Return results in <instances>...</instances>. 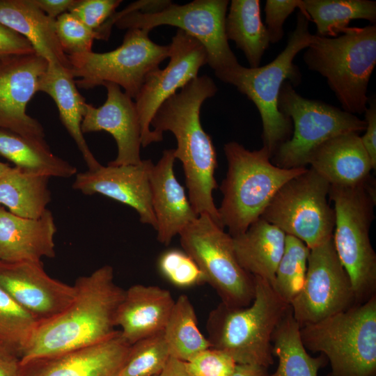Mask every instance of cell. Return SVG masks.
Returning <instances> with one entry per match:
<instances>
[{"mask_svg":"<svg viewBox=\"0 0 376 376\" xmlns=\"http://www.w3.org/2000/svg\"><path fill=\"white\" fill-rule=\"evenodd\" d=\"M217 90L211 77L198 76L160 105L150 125L161 141L164 132L169 131L174 135L177 141L175 157L182 163L193 210L198 216L208 214L221 226L212 196L218 187L214 178L217 152L200 118L203 103Z\"/></svg>","mask_w":376,"mask_h":376,"instance_id":"6da1fadb","label":"cell"},{"mask_svg":"<svg viewBox=\"0 0 376 376\" xmlns=\"http://www.w3.org/2000/svg\"><path fill=\"white\" fill-rule=\"evenodd\" d=\"M75 296L59 314L36 328L21 364L103 342L116 330V316L125 290L114 282L110 265L79 277Z\"/></svg>","mask_w":376,"mask_h":376,"instance_id":"7a4b0ae2","label":"cell"},{"mask_svg":"<svg viewBox=\"0 0 376 376\" xmlns=\"http://www.w3.org/2000/svg\"><path fill=\"white\" fill-rule=\"evenodd\" d=\"M228 163L220 187L223 199L217 208L222 228L231 237L244 233L259 219L279 189L307 168L283 169L274 165L265 147L249 150L236 141L224 147Z\"/></svg>","mask_w":376,"mask_h":376,"instance_id":"3957f363","label":"cell"},{"mask_svg":"<svg viewBox=\"0 0 376 376\" xmlns=\"http://www.w3.org/2000/svg\"><path fill=\"white\" fill-rule=\"evenodd\" d=\"M255 295L246 307L221 302L210 311L207 331L211 347L229 354L237 363L269 368L273 364L272 339L290 306L267 281L255 277Z\"/></svg>","mask_w":376,"mask_h":376,"instance_id":"277c9868","label":"cell"},{"mask_svg":"<svg viewBox=\"0 0 376 376\" xmlns=\"http://www.w3.org/2000/svg\"><path fill=\"white\" fill-rule=\"evenodd\" d=\"M308 22L300 12L298 13L296 26L289 36L287 45L269 63L255 68L239 63L215 75L221 81L235 86L256 105L262 121L263 147L269 152L271 157L292 134V123L279 111L278 100L285 81L293 86L301 82V72L293 61L313 41V34L309 31Z\"/></svg>","mask_w":376,"mask_h":376,"instance_id":"5b68a950","label":"cell"},{"mask_svg":"<svg viewBox=\"0 0 376 376\" xmlns=\"http://www.w3.org/2000/svg\"><path fill=\"white\" fill-rule=\"evenodd\" d=\"M308 68L327 79L342 109L366 111L368 86L376 65V26L347 27L334 38L313 34L304 54Z\"/></svg>","mask_w":376,"mask_h":376,"instance_id":"8992f818","label":"cell"},{"mask_svg":"<svg viewBox=\"0 0 376 376\" xmlns=\"http://www.w3.org/2000/svg\"><path fill=\"white\" fill-rule=\"evenodd\" d=\"M375 195L371 178L359 185H330L329 189L335 214L333 242L349 276L357 304L376 295V253L369 235Z\"/></svg>","mask_w":376,"mask_h":376,"instance_id":"52a82bcc","label":"cell"},{"mask_svg":"<svg viewBox=\"0 0 376 376\" xmlns=\"http://www.w3.org/2000/svg\"><path fill=\"white\" fill-rule=\"evenodd\" d=\"M299 331L306 349L326 357L331 376H376V295Z\"/></svg>","mask_w":376,"mask_h":376,"instance_id":"ba28073f","label":"cell"},{"mask_svg":"<svg viewBox=\"0 0 376 376\" xmlns=\"http://www.w3.org/2000/svg\"><path fill=\"white\" fill-rule=\"evenodd\" d=\"M278 109L292 123L291 137L281 144L271 157L283 169L306 167L308 160L322 144L347 132L365 131L366 122L325 102L300 95L285 81L280 91Z\"/></svg>","mask_w":376,"mask_h":376,"instance_id":"9c48e42d","label":"cell"},{"mask_svg":"<svg viewBox=\"0 0 376 376\" xmlns=\"http://www.w3.org/2000/svg\"><path fill=\"white\" fill-rule=\"evenodd\" d=\"M228 4V0H194L184 5L169 1L162 9L153 12L132 11L130 4L115 13L114 25L120 29L150 31L162 25L178 27L203 45L207 54V64L217 75L239 64L225 33Z\"/></svg>","mask_w":376,"mask_h":376,"instance_id":"30bf717a","label":"cell"},{"mask_svg":"<svg viewBox=\"0 0 376 376\" xmlns=\"http://www.w3.org/2000/svg\"><path fill=\"white\" fill-rule=\"evenodd\" d=\"M149 33L145 29H127L122 45L114 50L68 55L77 86L90 89L113 83L135 99L148 75L157 70L169 54V46L154 42Z\"/></svg>","mask_w":376,"mask_h":376,"instance_id":"8fae6325","label":"cell"},{"mask_svg":"<svg viewBox=\"0 0 376 376\" xmlns=\"http://www.w3.org/2000/svg\"><path fill=\"white\" fill-rule=\"evenodd\" d=\"M179 235L182 249L196 263L222 304L235 308L251 304L255 295L254 276L240 265L232 237L224 228L203 214Z\"/></svg>","mask_w":376,"mask_h":376,"instance_id":"7c38bea8","label":"cell"},{"mask_svg":"<svg viewBox=\"0 0 376 376\" xmlns=\"http://www.w3.org/2000/svg\"><path fill=\"white\" fill-rule=\"evenodd\" d=\"M330 185L312 169L285 183L261 218L310 249L332 237L335 214L329 202Z\"/></svg>","mask_w":376,"mask_h":376,"instance_id":"4fadbf2b","label":"cell"},{"mask_svg":"<svg viewBox=\"0 0 376 376\" xmlns=\"http://www.w3.org/2000/svg\"><path fill=\"white\" fill-rule=\"evenodd\" d=\"M357 304L349 276L333 237L310 249L303 286L290 304L300 327L318 322Z\"/></svg>","mask_w":376,"mask_h":376,"instance_id":"5bb4252c","label":"cell"},{"mask_svg":"<svg viewBox=\"0 0 376 376\" xmlns=\"http://www.w3.org/2000/svg\"><path fill=\"white\" fill-rule=\"evenodd\" d=\"M169 46L168 65L148 75L134 99L143 148L161 141L150 130L151 120L160 105L197 77L200 68L207 64V54L203 45L180 29L177 30Z\"/></svg>","mask_w":376,"mask_h":376,"instance_id":"9a60e30c","label":"cell"},{"mask_svg":"<svg viewBox=\"0 0 376 376\" xmlns=\"http://www.w3.org/2000/svg\"><path fill=\"white\" fill-rule=\"evenodd\" d=\"M48 62L33 53L0 60V128L29 139L45 140L42 125L26 113L38 92Z\"/></svg>","mask_w":376,"mask_h":376,"instance_id":"2e32d148","label":"cell"},{"mask_svg":"<svg viewBox=\"0 0 376 376\" xmlns=\"http://www.w3.org/2000/svg\"><path fill=\"white\" fill-rule=\"evenodd\" d=\"M0 287L38 324L61 313L76 294L74 285L49 276L42 261H0Z\"/></svg>","mask_w":376,"mask_h":376,"instance_id":"e0dca14e","label":"cell"},{"mask_svg":"<svg viewBox=\"0 0 376 376\" xmlns=\"http://www.w3.org/2000/svg\"><path fill=\"white\" fill-rule=\"evenodd\" d=\"M152 165L150 159H142L137 164L101 165L77 173L72 188L86 195L99 194L129 205L138 213L141 223L156 230L150 184Z\"/></svg>","mask_w":376,"mask_h":376,"instance_id":"ac0fdd59","label":"cell"},{"mask_svg":"<svg viewBox=\"0 0 376 376\" xmlns=\"http://www.w3.org/2000/svg\"><path fill=\"white\" fill-rule=\"evenodd\" d=\"M107 100L98 107L86 103L81 123L84 133L104 131L115 139L118 152L109 164H137L141 162V125L135 102L120 87L113 83L103 84Z\"/></svg>","mask_w":376,"mask_h":376,"instance_id":"d6986e66","label":"cell"},{"mask_svg":"<svg viewBox=\"0 0 376 376\" xmlns=\"http://www.w3.org/2000/svg\"><path fill=\"white\" fill-rule=\"evenodd\" d=\"M131 345L120 335L93 345L21 364V376H117Z\"/></svg>","mask_w":376,"mask_h":376,"instance_id":"ffe728a7","label":"cell"},{"mask_svg":"<svg viewBox=\"0 0 376 376\" xmlns=\"http://www.w3.org/2000/svg\"><path fill=\"white\" fill-rule=\"evenodd\" d=\"M175 150H164L150 173L152 207L157 221V240L169 245L198 215L174 173Z\"/></svg>","mask_w":376,"mask_h":376,"instance_id":"44dd1931","label":"cell"},{"mask_svg":"<svg viewBox=\"0 0 376 376\" xmlns=\"http://www.w3.org/2000/svg\"><path fill=\"white\" fill-rule=\"evenodd\" d=\"M171 292L156 285L135 284L125 291L116 313L121 336L132 345L163 331L174 306Z\"/></svg>","mask_w":376,"mask_h":376,"instance_id":"7402d4cb","label":"cell"},{"mask_svg":"<svg viewBox=\"0 0 376 376\" xmlns=\"http://www.w3.org/2000/svg\"><path fill=\"white\" fill-rule=\"evenodd\" d=\"M54 216L47 210L40 218L18 217L0 205V261H42L56 255Z\"/></svg>","mask_w":376,"mask_h":376,"instance_id":"603a6c76","label":"cell"},{"mask_svg":"<svg viewBox=\"0 0 376 376\" xmlns=\"http://www.w3.org/2000/svg\"><path fill=\"white\" fill-rule=\"evenodd\" d=\"M308 164L330 185L338 186L363 183L375 170L357 132L343 133L329 139L315 150Z\"/></svg>","mask_w":376,"mask_h":376,"instance_id":"cb8c5ba5","label":"cell"},{"mask_svg":"<svg viewBox=\"0 0 376 376\" xmlns=\"http://www.w3.org/2000/svg\"><path fill=\"white\" fill-rule=\"evenodd\" d=\"M56 19L47 16L32 0H0V23L24 37L36 54L48 63L70 70L56 31Z\"/></svg>","mask_w":376,"mask_h":376,"instance_id":"d4e9b609","label":"cell"},{"mask_svg":"<svg viewBox=\"0 0 376 376\" xmlns=\"http://www.w3.org/2000/svg\"><path fill=\"white\" fill-rule=\"evenodd\" d=\"M49 95L55 102L60 119L77 144L88 170L102 164L95 157L84 137L81 123L85 111V98L79 93L70 70L48 63L39 81L38 92Z\"/></svg>","mask_w":376,"mask_h":376,"instance_id":"484cf974","label":"cell"},{"mask_svg":"<svg viewBox=\"0 0 376 376\" xmlns=\"http://www.w3.org/2000/svg\"><path fill=\"white\" fill-rule=\"evenodd\" d=\"M285 237L280 228L260 217L244 233L232 237L240 265L253 276L261 278L272 286Z\"/></svg>","mask_w":376,"mask_h":376,"instance_id":"4316f807","label":"cell"},{"mask_svg":"<svg viewBox=\"0 0 376 376\" xmlns=\"http://www.w3.org/2000/svg\"><path fill=\"white\" fill-rule=\"evenodd\" d=\"M0 155L24 171L48 178H68L77 168L55 155L45 140L29 139L0 128Z\"/></svg>","mask_w":376,"mask_h":376,"instance_id":"83f0119b","label":"cell"},{"mask_svg":"<svg viewBox=\"0 0 376 376\" xmlns=\"http://www.w3.org/2000/svg\"><path fill=\"white\" fill-rule=\"evenodd\" d=\"M49 178L15 166L0 178V205L18 217L38 219L51 202Z\"/></svg>","mask_w":376,"mask_h":376,"instance_id":"f1b7e54d","label":"cell"},{"mask_svg":"<svg viewBox=\"0 0 376 376\" xmlns=\"http://www.w3.org/2000/svg\"><path fill=\"white\" fill-rule=\"evenodd\" d=\"M228 40L242 50L251 68L260 66L269 45V35L260 17L259 0H232L225 20Z\"/></svg>","mask_w":376,"mask_h":376,"instance_id":"f546056e","label":"cell"},{"mask_svg":"<svg viewBox=\"0 0 376 376\" xmlns=\"http://www.w3.org/2000/svg\"><path fill=\"white\" fill-rule=\"evenodd\" d=\"M299 331L290 306L272 336V354L278 358L279 364L269 376H318L319 370L327 364L322 354L313 357L307 352Z\"/></svg>","mask_w":376,"mask_h":376,"instance_id":"4dcf8cb0","label":"cell"},{"mask_svg":"<svg viewBox=\"0 0 376 376\" xmlns=\"http://www.w3.org/2000/svg\"><path fill=\"white\" fill-rule=\"evenodd\" d=\"M304 17L316 26L317 35L334 38L353 19L376 22V1L369 0H303Z\"/></svg>","mask_w":376,"mask_h":376,"instance_id":"1f68e13d","label":"cell"},{"mask_svg":"<svg viewBox=\"0 0 376 376\" xmlns=\"http://www.w3.org/2000/svg\"><path fill=\"white\" fill-rule=\"evenodd\" d=\"M163 334L170 357L185 362L211 347L198 327L194 306L185 295L175 300Z\"/></svg>","mask_w":376,"mask_h":376,"instance_id":"d6a6232c","label":"cell"},{"mask_svg":"<svg viewBox=\"0 0 376 376\" xmlns=\"http://www.w3.org/2000/svg\"><path fill=\"white\" fill-rule=\"evenodd\" d=\"M309 252L310 249L302 241L286 235L284 251L276 270L272 288L289 305L303 286Z\"/></svg>","mask_w":376,"mask_h":376,"instance_id":"836d02e7","label":"cell"},{"mask_svg":"<svg viewBox=\"0 0 376 376\" xmlns=\"http://www.w3.org/2000/svg\"><path fill=\"white\" fill-rule=\"evenodd\" d=\"M38 322L0 287V345L20 358Z\"/></svg>","mask_w":376,"mask_h":376,"instance_id":"e575fe53","label":"cell"},{"mask_svg":"<svg viewBox=\"0 0 376 376\" xmlns=\"http://www.w3.org/2000/svg\"><path fill=\"white\" fill-rule=\"evenodd\" d=\"M169 357L162 331L131 345L117 376L158 375Z\"/></svg>","mask_w":376,"mask_h":376,"instance_id":"d590c367","label":"cell"},{"mask_svg":"<svg viewBox=\"0 0 376 376\" xmlns=\"http://www.w3.org/2000/svg\"><path fill=\"white\" fill-rule=\"evenodd\" d=\"M157 268L162 276L177 288H189L207 283L196 263L183 249H170L162 253Z\"/></svg>","mask_w":376,"mask_h":376,"instance_id":"8d00e7d4","label":"cell"},{"mask_svg":"<svg viewBox=\"0 0 376 376\" xmlns=\"http://www.w3.org/2000/svg\"><path fill=\"white\" fill-rule=\"evenodd\" d=\"M56 31L61 46L67 55L92 52L98 33L71 13L66 12L56 19Z\"/></svg>","mask_w":376,"mask_h":376,"instance_id":"74e56055","label":"cell"},{"mask_svg":"<svg viewBox=\"0 0 376 376\" xmlns=\"http://www.w3.org/2000/svg\"><path fill=\"white\" fill-rule=\"evenodd\" d=\"M185 363L193 376H230L237 364L229 354L213 347Z\"/></svg>","mask_w":376,"mask_h":376,"instance_id":"f35d334b","label":"cell"},{"mask_svg":"<svg viewBox=\"0 0 376 376\" xmlns=\"http://www.w3.org/2000/svg\"><path fill=\"white\" fill-rule=\"evenodd\" d=\"M121 2L120 0H75L68 13L95 31L100 38L101 27L116 13Z\"/></svg>","mask_w":376,"mask_h":376,"instance_id":"ab89813d","label":"cell"},{"mask_svg":"<svg viewBox=\"0 0 376 376\" xmlns=\"http://www.w3.org/2000/svg\"><path fill=\"white\" fill-rule=\"evenodd\" d=\"M304 15L303 0H267L265 6V27L269 42H279L284 34L283 26L287 17L295 10Z\"/></svg>","mask_w":376,"mask_h":376,"instance_id":"60d3db41","label":"cell"},{"mask_svg":"<svg viewBox=\"0 0 376 376\" xmlns=\"http://www.w3.org/2000/svg\"><path fill=\"white\" fill-rule=\"evenodd\" d=\"M33 53V47L24 37L0 23V60Z\"/></svg>","mask_w":376,"mask_h":376,"instance_id":"b9f144b4","label":"cell"},{"mask_svg":"<svg viewBox=\"0 0 376 376\" xmlns=\"http://www.w3.org/2000/svg\"><path fill=\"white\" fill-rule=\"evenodd\" d=\"M369 107L365 113L366 127L365 134L361 137V142L369 155L373 167L376 169V102L375 98L368 100Z\"/></svg>","mask_w":376,"mask_h":376,"instance_id":"7bdbcfd3","label":"cell"},{"mask_svg":"<svg viewBox=\"0 0 376 376\" xmlns=\"http://www.w3.org/2000/svg\"><path fill=\"white\" fill-rule=\"evenodd\" d=\"M0 376H21L20 357L11 350L0 345Z\"/></svg>","mask_w":376,"mask_h":376,"instance_id":"ee69618b","label":"cell"},{"mask_svg":"<svg viewBox=\"0 0 376 376\" xmlns=\"http://www.w3.org/2000/svg\"><path fill=\"white\" fill-rule=\"evenodd\" d=\"M33 3L51 18L56 19L69 10L75 0H32Z\"/></svg>","mask_w":376,"mask_h":376,"instance_id":"f6af8a7d","label":"cell"},{"mask_svg":"<svg viewBox=\"0 0 376 376\" xmlns=\"http://www.w3.org/2000/svg\"><path fill=\"white\" fill-rule=\"evenodd\" d=\"M158 376H193L187 369L185 361L170 357Z\"/></svg>","mask_w":376,"mask_h":376,"instance_id":"bcb514c9","label":"cell"},{"mask_svg":"<svg viewBox=\"0 0 376 376\" xmlns=\"http://www.w3.org/2000/svg\"><path fill=\"white\" fill-rule=\"evenodd\" d=\"M230 376H269L267 368L252 364L237 363Z\"/></svg>","mask_w":376,"mask_h":376,"instance_id":"7dc6e473","label":"cell"},{"mask_svg":"<svg viewBox=\"0 0 376 376\" xmlns=\"http://www.w3.org/2000/svg\"><path fill=\"white\" fill-rule=\"evenodd\" d=\"M10 168L6 163L0 162V178Z\"/></svg>","mask_w":376,"mask_h":376,"instance_id":"c3c4849f","label":"cell"},{"mask_svg":"<svg viewBox=\"0 0 376 376\" xmlns=\"http://www.w3.org/2000/svg\"><path fill=\"white\" fill-rule=\"evenodd\" d=\"M156 376H158V375H156Z\"/></svg>","mask_w":376,"mask_h":376,"instance_id":"681fc988","label":"cell"}]
</instances>
